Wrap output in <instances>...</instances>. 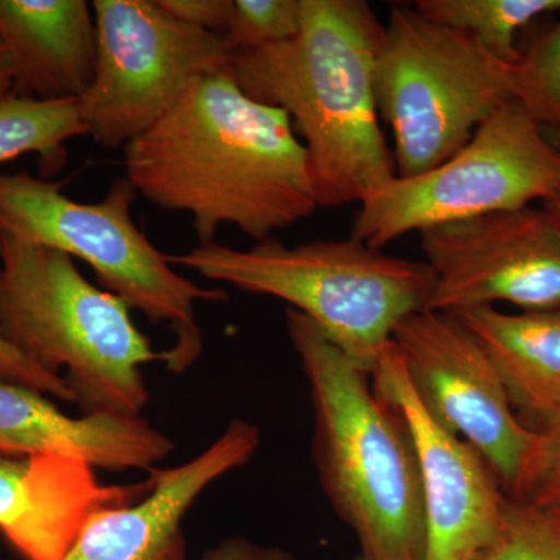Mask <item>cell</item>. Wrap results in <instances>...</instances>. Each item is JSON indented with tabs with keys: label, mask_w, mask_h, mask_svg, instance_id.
<instances>
[{
	"label": "cell",
	"mask_w": 560,
	"mask_h": 560,
	"mask_svg": "<svg viewBox=\"0 0 560 560\" xmlns=\"http://www.w3.org/2000/svg\"><path fill=\"white\" fill-rule=\"evenodd\" d=\"M149 489V478L105 485L75 456L0 455V536L24 560H62L92 515Z\"/></svg>",
	"instance_id": "obj_14"
},
{
	"label": "cell",
	"mask_w": 560,
	"mask_h": 560,
	"mask_svg": "<svg viewBox=\"0 0 560 560\" xmlns=\"http://www.w3.org/2000/svg\"><path fill=\"white\" fill-rule=\"evenodd\" d=\"M301 24L302 0H234L224 46L231 55L278 46L296 38Z\"/></svg>",
	"instance_id": "obj_22"
},
{
	"label": "cell",
	"mask_w": 560,
	"mask_h": 560,
	"mask_svg": "<svg viewBox=\"0 0 560 560\" xmlns=\"http://www.w3.org/2000/svg\"><path fill=\"white\" fill-rule=\"evenodd\" d=\"M512 65L467 33L397 5L375 58L378 114L394 136L397 176L438 167L469 143L512 94Z\"/></svg>",
	"instance_id": "obj_7"
},
{
	"label": "cell",
	"mask_w": 560,
	"mask_h": 560,
	"mask_svg": "<svg viewBox=\"0 0 560 560\" xmlns=\"http://www.w3.org/2000/svg\"><path fill=\"white\" fill-rule=\"evenodd\" d=\"M512 94L539 125L560 124V22L533 36L511 68Z\"/></svg>",
	"instance_id": "obj_21"
},
{
	"label": "cell",
	"mask_w": 560,
	"mask_h": 560,
	"mask_svg": "<svg viewBox=\"0 0 560 560\" xmlns=\"http://www.w3.org/2000/svg\"><path fill=\"white\" fill-rule=\"evenodd\" d=\"M474 560H560V511L506 495L495 536Z\"/></svg>",
	"instance_id": "obj_20"
},
{
	"label": "cell",
	"mask_w": 560,
	"mask_h": 560,
	"mask_svg": "<svg viewBox=\"0 0 560 560\" xmlns=\"http://www.w3.org/2000/svg\"><path fill=\"white\" fill-rule=\"evenodd\" d=\"M138 195L191 217L198 245L223 224L257 243L318 209L307 150L285 110L248 97L230 68L198 81L124 149Z\"/></svg>",
	"instance_id": "obj_1"
},
{
	"label": "cell",
	"mask_w": 560,
	"mask_h": 560,
	"mask_svg": "<svg viewBox=\"0 0 560 560\" xmlns=\"http://www.w3.org/2000/svg\"><path fill=\"white\" fill-rule=\"evenodd\" d=\"M168 261L243 293L278 298L370 374L400 320L425 311L434 289L427 261L389 256L352 237L296 246L268 238L249 249L210 242Z\"/></svg>",
	"instance_id": "obj_5"
},
{
	"label": "cell",
	"mask_w": 560,
	"mask_h": 560,
	"mask_svg": "<svg viewBox=\"0 0 560 560\" xmlns=\"http://www.w3.org/2000/svg\"><path fill=\"white\" fill-rule=\"evenodd\" d=\"M559 190V151L521 103L512 101L438 167L396 176L372 191L360 202L350 237L383 249L410 232L528 208Z\"/></svg>",
	"instance_id": "obj_8"
},
{
	"label": "cell",
	"mask_w": 560,
	"mask_h": 560,
	"mask_svg": "<svg viewBox=\"0 0 560 560\" xmlns=\"http://www.w3.org/2000/svg\"><path fill=\"white\" fill-rule=\"evenodd\" d=\"M0 334L65 378L80 416L139 418L150 401L143 366L162 361L116 294L61 250L0 234Z\"/></svg>",
	"instance_id": "obj_4"
},
{
	"label": "cell",
	"mask_w": 560,
	"mask_h": 560,
	"mask_svg": "<svg viewBox=\"0 0 560 560\" xmlns=\"http://www.w3.org/2000/svg\"><path fill=\"white\" fill-rule=\"evenodd\" d=\"M285 324L311 393L319 486L360 560H425L422 480L404 412L311 318L287 307Z\"/></svg>",
	"instance_id": "obj_3"
},
{
	"label": "cell",
	"mask_w": 560,
	"mask_h": 560,
	"mask_svg": "<svg viewBox=\"0 0 560 560\" xmlns=\"http://www.w3.org/2000/svg\"><path fill=\"white\" fill-rule=\"evenodd\" d=\"M382 33L364 0H302L296 38L231 55L242 91L285 110L304 140L318 208L360 205L397 176L375 98Z\"/></svg>",
	"instance_id": "obj_2"
},
{
	"label": "cell",
	"mask_w": 560,
	"mask_h": 560,
	"mask_svg": "<svg viewBox=\"0 0 560 560\" xmlns=\"http://www.w3.org/2000/svg\"><path fill=\"white\" fill-rule=\"evenodd\" d=\"M0 383L24 386L38 390L47 397H54L66 404H73V396L65 378L51 375L49 372L35 366L32 361L21 355L0 334Z\"/></svg>",
	"instance_id": "obj_23"
},
{
	"label": "cell",
	"mask_w": 560,
	"mask_h": 560,
	"mask_svg": "<svg viewBox=\"0 0 560 560\" xmlns=\"http://www.w3.org/2000/svg\"><path fill=\"white\" fill-rule=\"evenodd\" d=\"M10 97H13V69H11L9 51L0 40V103Z\"/></svg>",
	"instance_id": "obj_27"
},
{
	"label": "cell",
	"mask_w": 560,
	"mask_h": 560,
	"mask_svg": "<svg viewBox=\"0 0 560 560\" xmlns=\"http://www.w3.org/2000/svg\"><path fill=\"white\" fill-rule=\"evenodd\" d=\"M393 342L431 419L489 464L508 497L526 500L545 434L515 415L488 352L456 316L420 311L401 319Z\"/></svg>",
	"instance_id": "obj_10"
},
{
	"label": "cell",
	"mask_w": 560,
	"mask_h": 560,
	"mask_svg": "<svg viewBox=\"0 0 560 560\" xmlns=\"http://www.w3.org/2000/svg\"><path fill=\"white\" fill-rule=\"evenodd\" d=\"M88 136L79 101L36 102L10 97L0 103V164L25 154L38 156L40 178L62 171L69 140Z\"/></svg>",
	"instance_id": "obj_18"
},
{
	"label": "cell",
	"mask_w": 560,
	"mask_h": 560,
	"mask_svg": "<svg viewBox=\"0 0 560 560\" xmlns=\"http://www.w3.org/2000/svg\"><path fill=\"white\" fill-rule=\"evenodd\" d=\"M545 138L560 153V124L559 125H540Z\"/></svg>",
	"instance_id": "obj_29"
},
{
	"label": "cell",
	"mask_w": 560,
	"mask_h": 560,
	"mask_svg": "<svg viewBox=\"0 0 560 560\" xmlns=\"http://www.w3.org/2000/svg\"><path fill=\"white\" fill-rule=\"evenodd\" d=\"M201 560H300L278 545H265L245 536H231L208 548Z\"/></svg>",
	"instance_id": "obj_26"
},
{
	"label": "cell",
	"mask_w": 560,
	"mask_h": 560,
	"mask_svg": "<svg viewBox=\"0 0 560 560\" xmlns=\"http://www.w3.org/2000/svg\"><path fill=\"white\" fill-rule=\"evenodd\" d=\"M419 234L434 275L425 311L455 315L497 302L560 311V232L544 210L488 213Z\"/></svg>",
	"instance_id": "obj_11"
},
{
	"label": "cell",
	"mask_w": 560,
	"mask_h": 560,
	"mask_svg": "<svg viewBox=\"0 0 560 560\" xmlns=\"http://www.w3.org/2000/svg\"><path fill=\"white\" fill-rule=\"evenodd\" d=\"M375 393L400 408L415 438L425 510V560H474L495 536L506 493L471 445L422 407L396 346L371 372Z\"/></svg>",
	"instance_id": "obj_12"
},
{
	"label": "cell",
	"mask_w": 560,
	"mask_h": 560,
	"mask_svg": "<svg viewBox=\"0 0 560 560\" xmlns=\"http://www.w3.org/2000/svg\"><path fill=\"white\" fill-rule=\"evenodd\" d=\"M168 434L139 416H69L38 390L0 383V455H65L97 470L149 471L175 452Z\"/></svg>",
	"instance_id": "obj_15"
},
{
	"label": "cell",
	"mask_w": 560,
	"mask_h": 560,
	"mask_svg": "<svg viewBox=\"0 0 560 560\" xmlns=\"http://www.w3.org/2000/svg\"><path fill=\"white\" fill-rule=\"evenodd\" d=\"M138 191L114 180L98 202L70 200L61 183L28 172H0V234L61 250L94 271L101 289L116 294L175 335L165 349L173 374L189 371L202 353L198 302H223L226 291L194 282L175 270L131 215Z\"/></svg>",
	"instance_id": "obj_6"
},
{
	"label": "cell",
	"mask_w": 560,
	"mask_h": 560,
	"mask_svg": "<svg viewBox=\"0 0 560 560\" xmlns=\"http://www.w3.org/2000/svg\"><path fill=\"white\" fill-rule=\"evenodd\" d=\"M0 40L13 69V97L80 101L97 65V27L86 0H0Z\"/></svg>",
	"instance_id": "obj_16"
},
{
	"label": "cell",
	"mask_w": 560,
	"mask_h": 560,
	"mask_svg": "<svg viewBox=\"0 0 560 560\" xmlns=\"http://www.w3.org/2000/svg\"><path fill=\"white\" fill-rule=\"evenodd\" d=\"M541 210H544L547 219L550 220L552 226L560 232V190L556 191L552 197L541 201Z\"/></svg>",
	"instance_id": "obj_28"
},
{
	"label": "cell",
	"mask_w": 560,
	"mask_h": 560,
	"mask_svg": "<svg viewBox=\"0 0 560 560\" xmlns=\"http://www.w3.org/2000/svg\"><path fill=\"white\" fill-rule=\"evenodd\" d=\"M352 560H360L359 556H355Z\"/></svg>",
	"instance_id": "obj_30"
},
{
	"label": "cell",
	"mask_w": 560,
	"mask_h": 560,
	"mask_svg": "<svg viewBox=\"0 0 560 560\" xmlns=\"http://www.w3.org/2000/svg\"><path fill=\"white\" fill-rule=\"evenodd\" d=\"M97 65L80 98L88 136L125 149L206 77L230 68L223 36L191 27L158 0H94Z\"/></svg>",
	"instance_id": "obj_9"
},
{
	"label": "cell",
	"mask_w": 560,
	"mask_h": 560,
	"mask_svg": "<svg viewBox=\"0 0 560 560\" xmlns=\"http://www.w3.org/2000/svg\"><path fill=\"white\" fill-rule=\"evenodd\" d=\"M260 445L259 425L232 419L194 458L149 471L145 495L92 515L62 560H189L184 518L210 486L245 467Z\"/></svg>",
	"instance_id": "obj_13"
},
{
	"label": "cell",
	"mask_w": 560,
	"mask_h": 560,
	"mask_svg": "<svg viewBox=\"0 0 560 560\" xmlns=\"http://www.w3.org/2000/svg\"><path fill=\"white\" fill-rule=\"evenodd\" d=\"M453 316L488 352L518 419L540 433L559 425L560 311L478 307Z\"/></svg>",
	"instance_id": "obj_17"
},
{
	"label": "cell",
	"mask_w": 560,
	"mask_h": 560,
	"mask_svg": "<svg viewBox=\"0 0 560 560\" xmlns=\"http://www.w3.org/2000/svg\"><path fill=\"white\" fill-rule=\"evenodd\" d=\"M162 10L191 27L223 36L230 28L234 0H158Z\"/></svg>",
	"instance_id": "obj_24"
},
{
	"label": "cell",
	"mask_w": 560,
	"mask_h": 560,
	"mask_svg": "<svg viewBox=\"0 0 560 560\" xmlns=\"http://www.w3.org/2000/svg\"><path fill=\"white\" fill-rule=\"evenodd\" d=\"M427 20L467 33L506 65L521 58L517 35L530 22L560 10V0H418Z\"/></svg>",
	"instance_id": "obj_19"
},
{
	"label": "cell",
	"mask_w": 560,
	"mask_h": 560,
	"mask_svg": "<svg viewBox=\"0 0 560 560\" xmlns=\"http://www.w3.org/2000/svg\"><path fill=\"white\" fill-rule=\"evenodd\" d=\"M544 434V455L526 501L560 511V423Z\"/></svg>",
	"instance_id": "obj_25"
}]
</instances>
